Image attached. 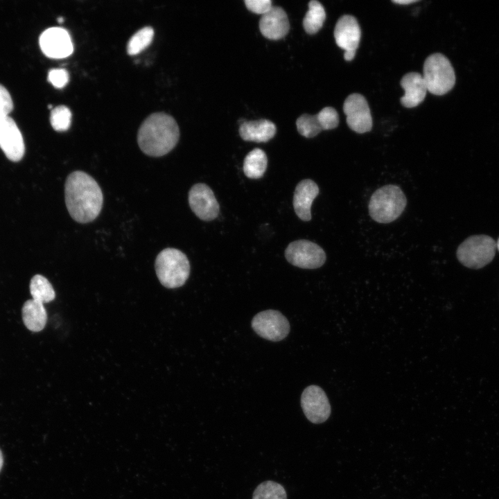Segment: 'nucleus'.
<instances>
[{
    "label": "nucleus",
    "instance_id": "30",
    "mask_svg": "<svg viewBox=\"0 0 499 499\" xmlns=\"http://www.w3.org/2000/svg\"><path fill=\"white\" fill-rule=\"evenodd\" d=\"M415 0H393L392 2L401 5H408L412 3L417 2Z\"/></svg>",
    "mask_w": 499,
    "mask_h": 499
},
{
    "label": "nucleus",
    "instance_id": "6",
    "mask_svg": "<svg viewBox=\"0 0 499 499\" xmlns=\"http://www.w3.org/2000/svg\"><path fill=\"white\" fill-rule=\"evenodd\" d=\"M496 248V243L491 236L474 235L467 238L459 245L456 254L463 265L480 269L493 260Z\"/></svg>",
    "mask_w": 499,
    "mask_h": 499
},
{
    "label": "nucleus",
    "instance_id": "4",
    "mask_svg": "<svg viewBox=\"0 0 499 499\" xmlns=\"http://www.w3.org/2000/svg\"><path fill=\"white\" fill-rule=\"evenodd\" d=\"M156 274L160 283L168 288L182 286L190 274L188 258L182 251L175 248H166L156 257Z\"/></svg>",
    "mask_w": 499,
    "mask_h": 499
},
{
    "label": "nucleus",
    "instance_id": "9",
    "mask_svg": "<svg viewBox=\"0 0 499 499\" xmlns=\"http://www.w3.org/2000/svg\"><path fill=\"white\" fill-rule=\"evenodd\" d=\"M343 111L347 116V123L354 132L365 133L372 128V118L368 103L360 94H350L344 100Z\"/></svg>",
    "mask_w": 499,
    "mask_h": 499
},
{
    "label": "nucleus",
    "instance_id": "10",
    "mask_svg": "<svg viewBox=\"0 0 499 499\" xmlns=\"http://www.w3.org/2000/svg\"><path fill=\"white\" fill-rule=\"evenodd\" d=\"M360 37V28L353 16L344 15L338 19L334 29V37L336 44L344 50L345 60L351 61L353 59Z\"/></svg>",
    "mask_w": 499,
    "mask_h": 499
},
{
    "label": "nucleus",
    "instance_id": "31",
    "mask_svg": "<svg viewBox=\"0 0 499 499\" xmlns=\"http://www.w3.org/2000/svg\"><path fill=\"white\" fill-rule=\"evenodd\" d=\"M3 463V455H2V453H1V450H0V471H1V468H2Z\"/></svg>",
    "mask_w": 499,
    "mask_h": 499
},
{
    "label": "nucleus",
    "instance_id": "11",
    "mask_svg": "<svg viewBox=\"0 0 499 499\" xmlns=\"http://www.w3.org/2000/svg\"><path fill=\"white\" fill-rule=\"evenodd\" d=\"M301 406L306 417L313 423L326 421L331 414V405L324 390L317 385L304 389L301 396Z\"/></svg>",
    "mask_w": 499,
    "mask_h": 499
},
{
    "label": "nucleus",
    "instance_id": "26",
    "mask_svg": "<svg viewBox=\"0 0 499 499\" xmlns=\"http://www.w3.org/2000/svg\"><path fill=\"white\" fill-rule=\"evenodd\" d=\"M51 124L56 131H65L69 129L71 121L70 110L64 105H59L51 112Z\"/></svg>",
    "mask_w": 499,
    "mask_h": 499
},
{
    "label": "nucleus",
    "instance_id": "29",
    "mask_svg": "<svg viewBox=\"0 0 499 499\" xmlns=\"http://www.w3.org/2000/svg\"><path fill=\"white\" fill-rule=\"evenodd\" d=\"M245 3L248 10L262 15L268 12L272 7L270 0H245Z\"/></svg>",
    "mask_w": 499,
    "mask_h": 499
},
{
    "label": "nucleus",
    "instance_id": "27",
    "mask_svg": "<svg viewBox=\"0 0 499 499\" xmlns=\"http://www.w3.org/2000/svg\"><path fill=\"white\" fill-rule=\"evenodd\" d=\"M48 80L57 88L64 87L69 81L68 72L64 69H53L49 71Z\"/></svg>",
    "mask_w": 499,
    "mask_h": 499
},
{
    "label": "nucleus",
    "instance_id": "33",
    "mask_svg": "<svg viewBox=\"0 0 499 499\" xmlns=\"http://www.w3.org/2000/svg\"><path fill=\"white\" fill-rule=\"evenodd\" d=\"M496 245H497V248H498V251H499V238H498V242H497V243H496Z\"/></svg>",
    "mask_w": 499,
    "mask_h": 499
},
{
    "label": "nucleus",
    "instance_id": "14",
    "mask_svg": "<svg viewBox=\"0 0 499 499\" xmlns=\"http://www.w3.org/2000/svg\"><path fill=\"white\" fill-rule=\"evenodd\" d=\"M0 148L13 161L24 156L25 146L21 133L15 121L8 116L0 118Z\"/></svg>",
    "mask_w": 499,
    "mask_h": 499
},
{
    "label": "nucleus",
    "instance_id": "23",
    "mask_svg": "<svg viewBox=\"0 0 499 499\" xmlns=\"http://www.w3.org/2000/svg\"><path fill=\"white\" fill-rule=\"evenodd\" d=\"M30 292L33 299L42 304L49 303L55 297V292L49 280L42 275L36 274L30 280Z\"/></svg>",
    "mask_w": 499,
    "mask_h": 499
},
{
    "label": "nucleus",
    "instance_id": "5",
    "mask_svg": "<svg viewBox=\"0 0 499 499\" xmlns=\"http://www.w3.org/2000/svg\"><path fill=\"white\" fill-rule=\"evenodd\" d=\"M422 76L427 90L435 95L448 93L455 83V71L450 62L439 53L431 54L426 59Z\"/></svg>",
    "mask_w": 499,
    "mask_h": 499
},
{
    "label": "nucleus",
    "instance_id": "17",
    "mask_svg": "<svg viewBox=\"0 0 499 499\" xmlns=\"http://www.w3.org/2000/svg\"><path fill=\"white\" fill-rule=\"evenodd\" d=\"M319 192L317 184L310 179L303 180L297 185L293 195V207L301 220H311V205Z\"/></svg>",
    "mask_w": 499,
    "mask_h": 499
},
{
    "label": "nucleus",
    "instance_id": "25",
    "mask_svg": "<svg viewBox=\"0 0 499 499\" xmlns=\"http://www.w3.org/2000/svg\"><path fill=\"white\" fill-rule=\"evenodd\" d=\"M252 499H287V493L281 484L268 480L257 486Z\"/></svg>",
    "mask_w": 499,
    "mask_h": 499
},
{
    "label": "nucleus",
    "instance_id": "3",
    "mask_svg": "<svg viewBox=\"0 0 499 499\" xmlns=\"http://www.w3.org/2000/svg\"><path fill=\"white\" fill-rule=\"evenodd\" d=\"M407 204L401 189L394 184L383 186L374 192L369 202L371 218L379 223H389L396 220Z\"/></svg>",
    "mask_w": 499,
    "mask_h": 499
},
{
    "label": "nucleus",
    "instance_id": "24",
    "mask_svg": "<svg viewBox=\"0 0 499 499\" xmlns=\"http://www.w3.org/2000/svg\"><path fill=\"white\" fill-rule=\"evenodd\" d=\"M154 36L152 27H143L136 32L130 39L127 45V52L133 55L139 53L151 43Z\"/></svg>",
    "mask_w": 499,
    "mask_h": 499
},
{
    "label": "nucleus",
    "instance_id": "15",
    "mask_svg": "<svg viewBox=\"0 0 499 499\" xmlns=\"http://www.w3.org/2000/svg\"><path fill=\"white\" fill-rule=\"evenodd\" d=\"M40 46L44 54L51 58L68 57L73 50L69 34L60 27L44 30L40 37Z\"/></svg>",
    "mask_w": 499,
    "mask_h": 499
},
{
    "label": "nucleus",
    "instance_id": "21",
    "mask_svg": "<svg viewBox=\"0 0 499 499\" xmlns=\"http://www.w3.org/2000/svg\"><path fill=\"white\" fill-rule=\"evenodd\" d=\"M268 158L265 152L260 148H254L245 157L243 162V172L251 179L261 177L266 170Z\"/></svg>",
    "mask_w": 499,
    "mask_h": 499
},
{
    "label": "nucleus",
    "instance_id": "7",
    "mask_svg": "<svg viewBox=\"0 0 499 499\" xmlns=\"http://www.w3.org/2000/svg\"><path fill=\"white\" fill-rule=\"evenodd\" d=\"M285 256L290 264L304 269L319 268L326 259L319 245L304 239L290 243L285 250Z\"/></svg>",
    "mask_w": 499,
    "mask_h": 499
},
{
    "label": "nucleus",
    "instance_id": "20",
    "mask_svg": "<svg viewBox=\"0 0 499 499\" xmlns=\"http://www.w3.org/2000/svg\"><path fill=\"white\" fill-rule=\"evenodd\" d=\"M22 319L26 327L33 332L42 331L47 321L44 304L34 299L27 300L22 307Z\"/></svg>",
    "mask_w": 499,
    "mask_h": 499
},
{
    "label": "nucleus",
    "instance_id": "12",
    "mask_svg": "<svg viewBox=\"0 0 499 499\" xmlns=\"http://www.w3.org/2000/svg\"><path fill=\"white\" fill-rule=\"evenodd\" d=\"M189 204L200 219L210 221L218 216L219 204L213 191L205 184L193 185L189 192Z\"/></svg>",
    "mask_w": 499,
    "mask_h": 499
},
{
    "label": "nucleus",
    "instance_id": "16",
    "mask_svg": "<svg viewBox=\"0 0 499 499\" xmlns=\"http://www.w3.org/2000/svg\"><path fill=\"white\" fill-rule=\"evenodd\" d=\"M289 28L287 14L280 7L272 6L268 12L262 15L259 21L261 33L270 40H277L284 37Z\"/></svg>",
    "mask_w": 499,
    "mask_h": 499
},
{
    "label": "nucleus",
    "instance_id": "8",
    "mask_svg": "<svg viewBox=\"0 0 499 499\" xmlns=\"http://www.w3.org/2000/svg\"><path fill=\"white\" fill-rule=\"evenodd\" d=\"M252 327L259 336L273 342L284 339L290 332L288 319L275 310L257 313L252 320Z\"/></svg>",
    "mask_w": 499,
    "mask_h": 499
},
{
    "label": "nucleus",
    "instance_id": "1",
    "mask_svg": "<svg viewBox=\"0 0 499 499\" xmlns=\"http://www.w3.org/2000/svg\"><path fill=\"white\" fill-rule=\"evenodd\" d=\"M65 203L71 217L78 222L95 220L103 207V195L96 181L85 172L70 173L64 185Z\"/></svg>",
    "mask_w": 499,
    "mask_h": 499
},
{
    "label": "nucleus",
    "instance_id": "19",
    "mask_svg": "<svg viewBox=\"0 0 499 499\" xmlns=\"http://www.w3.org/2000/svg\"><path fill=\"white\" fill-rule=\"evenodd\" d=\"M277 129L272 121L267 119L243 121L239 128L241 138L247 141L267 142L274 136Z\"/></svg>",
    "mask_w": 499,
    "mask_h": 499
},
{
    "label": "nucleus",
    "instance_id": "13",
    "mask_svg": "<svg viewBox=\"0 0 499 499\" xmlns=\"http://www.w3.org/2000/svg\"><path fill=\"white\" fill-rule=\"evenodd\" d=\"M338 123V114L331 107L323 108L315 115L302 114L296 121L299 133L306 138L314 137L322 130L334 129Z\"/></svg>",
    "mask_w": 499,
    "mask_h": 499
},
{
    "label": "nucleus",
    "instance_id": "28",
    "mask_svg": "<svg viewBox=\"0 0 499 499\" xmlns=\"http://www.w3.org/2000/svg\"><path fill=\"white\" fill-rule=\"evenodd\" d=\"M13 109V102L8 91L0 85V118L8 116Z\"/></svg>",
    "mask_w": 499,
    "mask_h": 499
},
{
    "label": "nucleus",
    "instance_id": "22",
    "mask_svg": "<svg viewBox=\"0 0 499 499\" xmlns=\"http://www.w3.org/2000/svg\"><path fill=\"white\" fill-rule=\"evenodd\" d=\"M325 19L326 12L323 6L317 1H310L308 3V10L303 20L304 28L307 33L315 34L322 28Z\"/></svg>",
    "mask_w": 499,
    "mask_h": 499
},
{
    "label": "nucleus",
    "instance_id": "2",
    "mask_svg": "<svg viewBox=\"0 0 499 499\" xmlns=\"http://www.w3.org/2000/svg\"><path fill=\"white\" fill-rule=\"evenodd\" d=\"M180 137L175 120L170 115L157 112L150 115L141 124L137 141L143 152L151 157H161L171 151Z\"/></svg>",
    "mask_w": 499,
    "mask_h": 499
},
{
    "label": "nucleus",
    "instance_id": "18",
    "mask_svg": "<svg viewBox=\"0 0 499 499\" xmlns=\"http://www.w3.org/2000/svg\"><path fill=\"white\" fill-rule=\"evenodd\" d=\"M405 94L400 102L403 106L412 108L422 103L427 93V87L421 74L410 72L403 76L400 82Z\"/></svg>",
    "mask_w": 499,
    "mask_h": 499
},
{
    "label": "nucleus",
    "instance_id": "32",
    "mask_svg": "<svg viewBox=\"0 0 499 499\" xmlns=\"http://www.w3.org/2000/svg\"><path fill=\"white\" fill-rule=\"evenodd\" d=\"M58 21L60 23H62V22L63 21V18H62V17H60V18L58 19Z\"/></svg>",
    "mask_w": 499,
    "mask_h": 499
}]
</instances>
